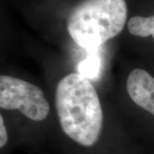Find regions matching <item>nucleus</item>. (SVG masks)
Here are the masks:
<instances>
[{
    "label": "nucleus",
    "mask_w": 154,
    "mask_h": 154,
    "mask_svg": "<svg viewBox=\"0 0 154 154\" xmlns=\"http://www.w3.org/2000/svg\"><path fill=\"white\" fill-rule=\"evenodd\" d=\"M8 132L5 126L4 116L0 115V147L3 148L8 141Z\"/></svg>",
    "instance_id": "423d86ee"
},
{
    "label": "nucleus",
    "mask_w": 154,
    "mask_h": 154,
    "mask_svg": "<svg viewBox=\"0 0 154 154\" xmlns=\"http://www.w3.org/2000/svg\"><path fill=\"white\" fill-rule=\"evenodd\" d=\"M55 106L63 132L82 146L99 140L104 125V112L96 89L80 73L61 78L55 91Z\"/></svg>",
    "instance_id": "f257e3e1"
},
{
    "label": "nucleus",
    "mask_w": 154,
    "mask_h": 154,
    "mask_svg": "<svg viewBox=\"0 0 154 154\" xmlns=\"http://www.w3.org/2000/svg\"><path fill=\"white\" fill-rule=\"evenodd\" d=\"M128 32L140 38L151 37L154 43V14L148 17L134 16L127 22Z\"/></svg>",
    "instance_id": "39448f33"
},
{
    "label": "nucleus",
    "mask_w": 154,
    "mask_h": 154,
    "mask_svg": "<svg viewBox=\"0 0 154 154\" xmlns=\"http://www.w3.org/2000/svg\"><path fill=\"white\" fill-rule=\"evenodd\" d=\"M126 90L130 99L146 114L154 126V74L134 68L127 76Z\"/></svg>",
    "instance_id": "20e7f679"
},
{
    "label": "nucleus",
    "mask_w": 154,
    "mask_h": 154,
    "mask_svg": "<svg viewBox=\"0 0 154 154\" xmlns=\"http://www.w3.org/2000/svg\"><path fill=\"white\" fill-rule=\"evenodd\" d=\"M125 0H83L67 20L69 36L82 48H98L115 38L127 22Z\"/></svg>",
    "instance_id": "f03ea898"
},
{
    "label": "nucleus",
    "mask_w": 154,
    "mask_h": 154,
    "mask_svg": "<svg viewBox=\"0 0 154 154\" xmlns=\"http://www.w3.org/2000/svg\"><path fill=\"white\" fill-rule=\"evenodd\" d=\"M0 107L2 110H18L34 122L45 120L51 110L49 101L41 88L7 75L0 76Z\"/></svg>",
    "instance_id": "7ed1b4c3"
}]
</instances>
